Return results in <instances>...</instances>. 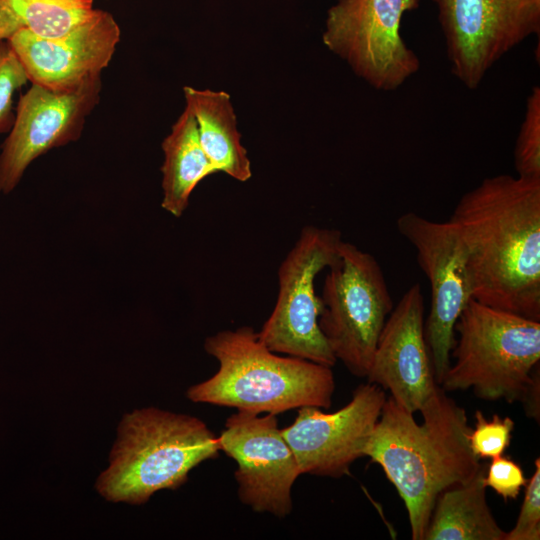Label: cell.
<instances>
[{
    "label": "cell",
    "mask_w": 540,
    "mask_h": 540,
    "mask_svg": "<svg viewBox=\"0 0 540 540\" xmlns=\"http://www.w3.org/2000/svg\"><path fill=\"white\" fill-rule=\"evenodd\" d=\"M476 301L540 321V179L500 174L456 204Z\"/></svg>",
    "instance_id": "cell-1"
},
{
    "label": "cell",
    "mask_w": 540,
    "mask_h": 540,
    "mask_svg": "<svg viewBox=\"0 0 540 540\" xmlns=\"http://www.w3.org/2000/svg\"><path fill=\"white\" fill-rule=\"evenodd\" d=\"M419 412L422 423L387 398L363 449L403 500L413 540H423L437 496L481 467L469 446L465 409L440 386Z\"/></svg>",
    "instance_id": "cell-2"
},
{
    "label": "cell",
    "mask_w": 540,
    "mask_h": 540,
    "mask_svg": "<svg viewBox=\"0 0 540 540\" xmlns=\"http://www.w3.org/2000/svg\"><path fill=\"white\" fill-rule=\"evenodd\" d=\"M204 349L219 368L188 388L186 396L192 402L274 415L303 406L331 407L335 391L331 367L280 356L249 326L208 336Z\"/></svg>",
    "instance_id": "cell-3"
},
{
    "label": "cell",
    "mask_w": 540,
    "mask_h": 540,
    "mask_svg": "<svg viewBox=\"0 0 540 540\" xmlns=\"http://www.w3.org/2000/svg\"><path fill=\"white\" fill-rule=\"evenodd\" d=\"M444 391L472 389L485 401L522 402L539 416L540 321L471 299L459 315Z\"/></svg>",
    "instance_id": "cell-4"
},
{
    "label": "cell",
    "mask_w": 540,
    "mask_h": 540,
    "mask_svg": "<svg viewBox=\"0 0 540 540\" xmlns=\"http://www.w3.org/2000/svg\"><path fill=\"white\" fill-rule=\"evenodd\" d=\"M117 431L109 467L96 482L111 502L142 505L160 490L177 489L220 452L218 436L201 419L155 407L125 414Z\"/></svg>",
    "instance_id": "cell-5"
},
{
    "label": "cell",
    "mask_w": 540,
    "mask_h": 540,
    "mask_svg": "<svg viewBox=\"0 0 540 540\" xmlns=\"http://www.w3.org/2000/svg\"><path fill=\"white\" fill-rule=\"evenodd\" d=\"M327 269L320 330L336 359L352 375L366 378L394 307L384 273L372 254L344 240L339 258Z\"/></svg>",
    "instance_id": "cell-6"
},
{
    "label": "cell",
    "mask_w": 540,
    "mask_h": 540,
    "mask_svg": "<svg viewBox=\"0 0 540 540\" xmlns=\"http://www.w3.org/2000/svg\"><path fill=\"white\" fill-rule=\"evenodd\" d=\"M337 229L305 226L278 268L275 306L258 337L271 351L333 367L337 359L320 330L322 301L316 276L336 262L342 243Z\"/></svg>",
    "instance_id": "cell-7"
},
{
    "label": "cell",
    "mask_w": 540,
    "mask_h": 540,
    "mask_svg": "<svg viewBox=\"0 0 540 540\" xmlns=\"http://www.w3.org/2000/svg\"><path fill=\"white\" fill-rule=\"evenodd\" d=\"M419 0H338L327 11L324 45L377 90L394 91L420 68L401 36L403 14Z\"/></svg>",
    "instance_id": "cell-8"
},
{
    "label": "cell",
    "mask_w": 540,
    "mask_h": 540,
    "mask_svg": "<svg viewBox=\"0 0 540 540\" xmlns=\"http://www.w3.org/2000/svg\"><path fill=\"white\" fill-rule=\"evenodd\" d=\"M452 74L476 89L491 67L540 32V0H433Z\"/></svg>",
    "instance_id": "cell-9"
},
{
    "label": "cell",
    "mask_w": 540,
    "mask_h": 540,
    "mask_svg": "<svg viewBox=\"0 0 540 540\" xmlns=\"http://www.w3.org/2000/svg\"><path fill=\"white\" fill-rule=\"evenodd\" d=\"M398 232L413 246L430 290V310L425 338L436 383L440 386L451 364L454 326L473 299L466 266V252L452 222L430 220L406 212L396 221Z\"/></svg>",
    "instance_id": "cell-10"
},
{
    "label": "cell",
    "mask_w": 540,
    "mask_h": 540,
    "mask_svg": "<svg viewBox=\"0 0 540 540\" xmlns=\"http://www.w3.org/2000/svg\"><path fill=\"white\" fill-rule=\"evenodd\" d=\"M220 451L237 463L239 500L252 511L285 518L293 509L292 488L301 471L274 414L237 411L218 436Z\"/></svg>",
    "instance_id": "cell-11"
},
{
    "label": "cell",
    "mask_w": 540,
    "mask_h": 540,
    "mask_svg": "<svg viewBox=\"0 0 540 540\" xmlns=\"http://www.w3.org/2000/svg\"><path fill=\"white\" fill-rule=\"evenodd\" d=\"M101 90V77L64 92L31 84L17 103L13 124L1 145L0 193H11L39 156L80 138Z\"/></svg>",
    "instance_id": "cell-12"
},
{
    "label": "cell",
    "mask_w": 540,
    "mask_h": 540,
    "mask_svg": "<svg viewBox=\"0 0 540 540\" xmlns=\"http://www.w3.org/2000/svg\"><path fill=\"white\" fill-rule=\"evenodd\" d=\"M385 390L373 383L359 385L341 409L298 408L297 417L281 432L294 452L301 474L340 478L363 457V449L381 415Z\"/></svg>",
    "instance_id": "cell-13"
},
{
    "label": "cell",
    "mask_w": 540,
    "mask_h": 540,
    "mask_svg": "<svg viewBox=\"0 0 540 540\" xmlns=\"http://www.w3.org/2000/svg\"><path fill=\"white\" fill-rule=\"evenodd\" d=\"M120 38L113 15L96 9L87 22L63 36L42 38L21 27L7 41L31 84L64 92L101 77Z\"/></svg>",
    "instance_id": "cell-14"
},
{
    "label": "cell",
    "mask_w": 540,
    "mask_h": 540,
    "mask_svg": "<svg viewBox=\"0 0 540 540\" xmlns=\"http://www.w3.org/2000/svg\"><path fill=\"white\" fill-rule=\"evenodd\" d=\"M424 300L413 284L393 307L382 329L367 382L391 393L411 413L421 410L438 388L424 328Z\"/></svg>",
    "instance_id": "cell-15"
},
{
    "label": "cell",
    "mask_w": 540,
    "mask_h": 540,
    "mask_svg": "<svg viewBox=\"0 0 540 540\" xmlns=\"http://www.w3.org/2000/svg\"><path fill=\"white\" fill-rule=\"evenodd\" d=\"M183 92L186 106L196 119L201 146L216 171L240 182L249 180L251 163L241 144L229 94L190 86Z\"/></svg>",
    "instance_id": "cell-16"
},
{
    "label": "cell",
    "mask_w": 540,
    "mask_h": 540,
    "mask_svg": "<svg viewBox=\"0 0 540 540\" xmlns=\"http://www.w3.org/2000/svg\"><path fill=\"white\" fill-rule=\"evenodd\" d=\"M486 469L437 496L423 540H505L486 500Z\"/></svg>",
    "instance_id": "cell-17"
},
{
    "label": "cell",
    "mask_w": 540,
    "mask_h": 540,
    "mask_svg": "<svg viewBox=\"0 0 540 540\" xmlns=\"http://www.w3.org/2000/svg\"><path fill=\"white\" fill-rule=\"evenodd\" d=\"M162 150L161 206L173 216L180 217L199 182L217 173L201 146L196 119L189 107H185L173 124L162 142Z\"/></svg>",
    "instance_id": "cell-18"
},
{
    "label": "cell",
    "mask_w": 540,
    "mask_h": 540,
    "mask_svg": "<svg viewBox=\"0 0 540 540\" xmlns=\"http://www.w3.org/2000/svg\"><path fill=\"white\" fill-rule=\"evenodd\" d=\"M22 27L42 38L63 36L95 13L93 0H8Z\"/></svg>",
    "instance_id": "cell-19"
},
{
    "label": "cell",
    "mask_w": 540,
    "mask_h": 540,
    "mask_svg": "<svg viewBox=\"0 0 540 540\" xmlns=\"http://www.w3.org/2000/svg\"><path fill=\"white\" fill-rule=\"evenodd\" d=\"M517 176L540 179V88L534 86L527 97L525 115L514 150Z\"/></svg>",
    "instance_id": "cell-20"
},
{
    "label": "cell",
    "mask_w": 540,
    "mask_h": 540,
    "mask_svg": "<svg viewBox=\"0 0 540 540\" xmlns=\"http://www.w3.org/2000/svg\"><path fill=\"white\" fill-rule=\"evenodd\" d=\"M515 422L508 416L494 414L487 420L481 410L475 412V427L468 435L472 453L480 459L503 455L512 439Z\"/></svg>",
    "instance_id": "cell-21"
},
{
    "label": "cell",
    "mask_w": 540,
    "mask_h": 540,
    "mask_svg": "<svg viewBox=\"0 0 540 540\" xmlns=\"http://www.w3.org/2000/svg\"><path fill=\"white\" fill-rule=\"evenodd\" d=\"M27 82V74L10 44L0 40V135L9 132L15 116L14 94Z\"/></svg>",
    "instance_id": "cell-22"
},
{
    "label": "cell",
    "mask_w": 540,
    "mask_h": 540,
    "mask_svg": "<svg viewBox=\"0 0 540 540\" xmlns=\"http://www.w3.org/2000/svg\"><path fill=\"white\" fill-rule=\"evenodd\" d=\"M533 475L525 485L524 500L517 521L505 540L540 539V458H536Z\"/></svg>",
    "instance_id": "cell-23"
},
{
    "label": "cell",
    "mask_w": 540,
    "mask_h": 540,
    "mask_svg": "<svg viewBox=\"0 0 540 540\" xmlns=\"http://www.w3.org/2000/svg\"><path fill=\"white\" fill-rule=\"evenodd\" d=\"M484 483L486 487L494 490L504 500L516 499L521 489L526 485L521 466L507 456H498L491 459L487 466Z\"/></svg>",
    "instance_id": "cell-24"
},
{
    "label": "cell",
    "mask_w": 540,
    "mask_h": 540,
    "mask_svg": "<svg viewBox=\"0 0 540 540\" xmlns=\"http://www.w3.org/2000/svg\"><path fill=\"white\" fill-rule=\"evenodd\" d=\"M21 27V22L11 8L9 1L0 0V40H7Z\"/></svg>",
    "instance_id": "cell-25"
}]
</instances>
